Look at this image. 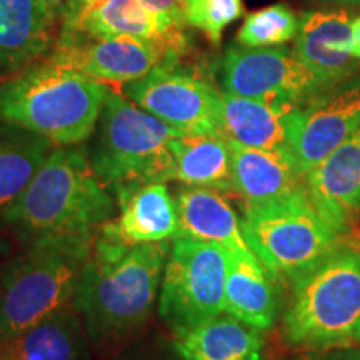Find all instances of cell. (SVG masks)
<instances>
[{
	"label": "cell",
	"instance_id": "6da1fadb",
	"mask_svg": "<svg viewBox=\"0 0 360 360\" xmlns=\"http://www.w3.org/2000/svg\"><path fill=\"white\" fill-rule=\"evenodd\" d=\"M172 242L127 245L97 233L74 307L103 357L127 350L150 322Z\"/></svg>",
	"mask_w": 360,
	"mask_h": 360
},
{
	"label": "cell",
	"instance_id": "7a4b0ae2",
	"mask_svg": "<svg viewBox=\"0 0 360 360\" xmlns=\"http://www.w3.org/2000/svg\"><path fill=\"white\" fill-rule=\"evenodd\" d=\"M115 212V197L97 179L89 152L80 143L53 148L2 225L24 244L94 237Z\"/></svg>",
	"mask_w": 360,
	"mask_h": 360
},
{
	"label": "cell",
	"instance_id": "3957f363",
	"mask_svg": "<svg viewBox=\"0 0 360 360\" xmlns=\"http://www.w3.org/2000/svg\"><path fill=\"white\" fill-rule=\"evenodd\" d=\"M109 87L47 58L0 82V124L47 139L52 146H80L96 132Z\"/></svg>",
	"mask_w": 360,
	"mask_h": 360
},
{
	"label": "cell",
	"instance_id": "277c9868",
	"mask_svg": "<svg viewBox=\"0 0 360 360\" xmlns=\"http://www.w3.org/2000/svg\"><path fill=\"white\" fill-rule=\"evenodd\" d=\"M283 339L299 350L360 347V247L342 242L294 282Z\"/></svg>",
	"mask_w": 360,
	"mask_h": 360
},
{
	"label": "cell",
	"instance_id": "5b68a950",
	"mask_svg": "<svg viewBox=\"0 0 360 360\" xmlns=\"http://www.w3.org/2000/svg\"><path fill=\"white\" fill-rule=\"evenodd\" d=\"M94 237L25 244L0 270V335L15 334L74 305Z\"/></svg>",
	"mask_w": 360,
	"mask_h": 360
},
{
	"label": "cell",
	"instance_id": "8992f818",
	"mask_svg": "<svg viewBox=\"0 0 360 360\" xmlns=\"http://www.w3.org/2000/svg\"><path fill=\"white\" fill-rule=\"evenodd\" d=\"M180 134L109 89L89 150L90 164L114 197L130 187L169 182L174 180L170 141Z\"/></svg>",
	"mask_w": 360,
	"mask_h": 360
},
{
	"label": "cell",
	"instance_id": "52a82bcc",
	"mask_svg": "<svg viewBox=\"0 0 360 360\" xmlns=\"http://www.w3.org/2000/svg\"><path fill=\"white\" fill-rule=\"evenodd\" d=\"M242 232L272 277L297 281L345 242V231L319 209L307 191L245 205Z\"/></svg>",
	"mask_w": 360,
	"mask_h": 360
},
{
	"label": "cell",
	"instance_id": "ba28073f",
	"mask_svg": "<svg viewBox=\"0 0 360 360\" xmlns=\"http://www.w3.org/2000/svg\"><path fill=\"white\" fill-rule=\"evenodd\" d=\"M231 250L212 242L175 237L160 283V321L174 337L224 314Z\"/></svg>",
	"mask_w": 360,
	"mask_h": 360
},
{
	"label": "cell",
	"instance_id": "9c48e42d",
	"mask_svg": "<svg viewBox=\"0 0 360 360\" xmlns=\"http://www.w3.org/2000/svg\"><path fill=\"white\" fill-rule=\"evenodd\" d=\"M186 49V35L162 40L130 35H58L47 60L102 82L127 84L146 77L165 62L177 60Z\"/></svg>",
	"mask_w": 360,
	"mask_h": 360
},
{
	"label": "cell",
	"instance_id": "30bf717a",
	"mask_svg": "<svg viewBox=\"0 0 360 360\" xmlns=\"http://www.w3.org/2000/svg\"><path fill=\"white\" fill-rule=\"evenodd\" d=\"M177 60L124 84V96L184 134H222V94Z\"/></svg>",
	"mask_w": 360,
	"mask_h": 360
},
{
	"label": "cell",
	"instance_id": "8fae6325",
	"mask_svg": "<svg viewBox=\"0 0 360 360\" xmlns=\"http://www.w3.org/2000/svg\"><path fill=\"white\" fill-rule=\"evenodd\" d=\"M222 84L233 96L289 105L321 94L314 75L287 47L232 45L224 56Z\"/></svg>",
	"mask_w": 360,
	"mask_h": 360
},
{
	"label": "cell",
	"instance_id": "7c38bea8",
	"mask_svg": "<svg viewBox=\"0 0 360 360\" xmlns=\"http://www.w3.org/2000/svg\"><path fill=\"white\" fill-rule=\"evenodd\" d=\"M360 129V85L317 94L289 115L285 150L307 175Z\"/></svg>",
	"mask_w": 360,
	"mask_h": 360
},
{
	"label": "cell",
	"instance_id": "4fadbf2b",
	"mask_svg": "<svg viewBox=\"0 0 360 360\" xmlns=\"http://www.w3.org/2000/svg\"><path fill=\"white\" fill-rule=\"evenodd\" d=\"M294 53L321 90L350 77L360 69V58L354 56L350 13L342 8L304 12L299 19Z\"/></svg>",
	"mask_w": 360,
	"mask_h": 360
},
{
	"label": "cell",
	"instance_id": "5bb4252c",
	"mask_svg": "<svg viewBox=\"0 0 360 360\" xmlns=\"http://www.w3.org/2000/svg\"><path fill=\"white\" fill-rule=\"evenodd\" d=\"M58 20L47 0H0V75L15 74L52 52Z\"/></svg>",
	"mask_w": 360,
	"mask_h": 360
},
{
	"label": "cell",
	"instance_id": "9a60e30c",
	"mask_svg": "<svg viewBox=\"0 0 360 360\" xmlns=\"http://www.w3.org/2000/svg\"><path fill=\"white\" fill-rule=\"evenodd\" d=\"M117 219L101 229L102 236L127 245L174 240L179 217L174 195L165 182L146 184L115 193Z\"/></svg>",
	"mask_w": 360,
	"mask_h": 360
},
{
	"label": "cell",
	"instance_id": "2e32d148",
	"mask_svg": "<svg viewBox=\"0 0 360 360\" xmlns=\"http://www.w3.org/2000/svg\"><path fill=\"white\" fill-rule=\"evenodd\" d=\"M305 186L319 209L347 232L360 210V129L305 175Z\"/></svg>",
	"mask_w": 360,
	"mask_h": 360
},
{
	"label": "cell",
	"instance_id": "e0dca14e",
	"mask_svg": "<svg viewBox=\"0 0 360 360\" xmlns=\"http://www.w3.org/2000/svg\"><path fill=\"white\" fill-rule=\"evenodd\" d=\"M90 349L74 305L15 334L0 335V360H90Z\"/></svg>",
	"mask_w": 360,
	"mask_h": 360
},
{
	"label": "cell",
	"instance_id": "ac0fdd59",
	"mask_svg": "<svg viewBox=\"0 0 360 360\" xmlns=\"http://www.w3.org/2000/svg\"><path fill=\"white\" fill-rule=\"evenodd\" d=\"M229 147L233 191L244 199L245 205L281 199L305 184V177L285 148L267 150L245 147L233 141H229Z\"/></svg>",
	"mask_w": 360,
	"mask_h": 360
},
{
	"label": "cell",
	"instance_id": "d6986e66",
	"mask_svg": "<svg viewBox=\"0 0 360 360\" xmlns=\"http://www.w3.org/2000/svg\"><path fill=\"white\" fill-rule=\"evenodd\" d=\"M179 217L177 237L212 242L238 255H255L247 244L236 210L214 188H179L174 195Z\"/></svg>",
	"mask_w": 360,
	"mask_h": 360
},
{
	"label": "cell",
	"instance_id": "ffe728a7",
	"mask_svg": "<svg viewBox=\"0 0 360 360\" xmlns=\"http://www.w3.org/2000/svg\"><path fill=\"white\" fill-rule=\"evenodd\" d=\"M60 35L115 37L130 35L139 39L184 37L182 25L147 8L141 0H105L85 13H70L62 19Z\"/></svg>",
	"mask_w": 360,
	"mask_h": 360
},
{
	"label": "cell",
	"instance_id": "44dd1931",
	"mask_svg": "<svg viewBox=\"0 0 360 360\" xmlns=\"http://www.w3.org/2000/svg\"><path fill=\"white\" fill-rule=\"evenodd\" d=\"M297 105L222 94V134L245 147L282 150L289 139V115Z\"/></svg>",
	"mask_w": 360,
	"mask_h": 360
},
{
	"label": "cell",
	"instance_id": "7402d4cb",
	"mask_svg": "<svg viewBox=\"0 0 360 360\" xmlns=\"http://www.w3.org/2000/svg\"><path fill=\"white\" fill-rule=\"evenodd\" d=\"M182 360H262L264 339L257 328L229 314L174 337Z\"/></svg>",
	"mask_w": 360,
	"mask_h": 360
},
{
	"label": "cell",
	"instance_id": "603a6c76",
	"mask_svg": "<svg viewBox=\"0 0 360 360\" xmlns=\"http://www.w3.org/2000/svg\"><path fill=\"white\" fill-rule=\"evenodd\" d=\"M269 276L255 255L231 252L224 312L260 332L269 330L277 317V297Z\"/></svg>",
	"mask_w": 360,
	"mask_h": 360
},
{
	"label": "cell",
	"instance_id": "cb8c5ba5",
	"mask_svg": "<svg viewBox=\"0 0 360 360\" xmlns=\"http://www.w3.org/2000/svg\"><path fill=\"white\" fill-rule=\"evenodd\" d=\"M174 180L187 187L233 191L232 155L220 134H180L170 141Z\"/></svg>",
	"mask_w": 360,
	"mask_h": 360
},
{
	"label": "cell",
	"instance_id": "d4e9b609",
	"mask_svg": "<svg viewBox=\"0 0 360 360\" xmlns=\"http://www.w3.org/2000/svg\"><path fill=\"white\" fill-rule=\"evenodd\" d=\"M47 139L0 124V225L52 152Z\"/></svg>",
	"mask_w": 360,
	"mask_h": 360
},
{
	"label": "cell",
	"instance_id": "484cf974",
	"mask_svg": "<svg viewBox=\"0 0 360 360\" xmlns=\"http://www.w3.org/2000/svg\"><path fill=\"white\" fill-rule=\"evenodd\" d=\"M299 19L287 4H274L245 17L237 44L249 49L277 47L297 37Z\"/></svg>",
	"mask_w": 360,
	"mask_h": 360
},
{
	"label": "cell",
	"instance_id": "4316f807",
	"mask_svg": "<svg viewBox=\"0 0 360 360\" xmlns=\"http://www.w3.org/2000/svg\"><path fill=\"white\" fill-rule=\"evenodd\" d=\"M244 13L242 0H186L184 24L200 30L210 44L219 45L225 27Z\"/></svg>",
	"mask_w": 360,
	"mask_h": 360
},
{
	"label": "cell",
	"instance_id": "83f0119b",
	"mask_svg": "<svg viewBox=\"0 0 360 360\" xmlns=\"http://www.w3.org/2000/svg\"><path fill=\"white\" fill-rule=\"evenodd\" d=\"M141 2L165 19H170L179 25H186L184 24V4H186V0H141Z\"/></svg>",
	"mask_w": 360,
	"mask_h": 360
},
{
	"label": "cell",
	"instance_id": "f1b7e54d",
	"mask_svg": "<svg viewBox=\"0 0 360 360\" xmlns=\"http://www.w3.org/2000/svg\"><path fill=\"white\" fill-rule=\"evenodd\" d=\"M295 360H360V349L344 347L328 350H305Z\"/></svg>",
	"mask_w": 360,
	"mask_h": 360
},
{
	"label": "cell",
	"instance_id": "f546056e",
	"mask_svg": "<svg viewBox=\"0 0 360 360\" xmlns=\"http://www.w3.org/2000/svg\"><path fill=\"white\" fill-rule=\"evenodd\" d=\"M125 352V350H124ZM127 355H124L120 360H182L175 352L174 347L172 350H165L160 347H147V349H137L134 352H125Z\"/></svg>",
	"mask_w": 360,
	"mask_h": 360
},
{
	"label": "cell",
	"instance_id": "4dcf8cb0",
	"mask_svg": "<svg viewBox=\"0 0 360 360\" xmlns=\"http://www.w3.org/2000/svg\"><path fill=\"white\" fill-rule=\"evenodd\" d=\"M47 2L56 8V12L58 13V17H60V22H62V19H64L67 13L75 7V4H77L79 0H47Z\"/></svg>",
	"mask_w": 360,
	"mask_h": 360
},
{
	"label": "cell",
	"instance_id": "1f68e13d",
	"mask_svg": "<svg viewBox=\"0 0 360 360\" xmlns=\"http://www.w3.org/2000/svg\"><path fill=\"white\" fill-rule=\"evenodd\" d=\"M352 39H354V56L360 58V15L352 20Z\"/></svg>",
	"mask_w": 360,
	"mask_h": 360
},
{
	"label": "cell",
	"instance_id": "d6a6232c",
	"mask_svg": "<svg viewBox=\"0 0 360 360\" xmlns=\"http://www.w3.org/2000/svg\"><path fill=\"white\" fill-rule=\"evenodd\" d=\"M11 259V247L6 242H0V270H2L4 264Z\"/></svg>",
	"mask_w": 360,
	"mask_h": 360
},
{
	"label": "cell",
	"instance_id": "836d02e7",
	"mask_svg": "<svg viewBox=\"0 0 360 360\" xmlns=\"http://www.w3.org/2000/svg\"><path fill=\"white\" fill-rule=\"evenodd\" d=\"M323 2H332V4H347V6H360V0H323Z\"/></svg>",
	"mask_w": 360,
	"mask_h": 360
}]
</instances>
